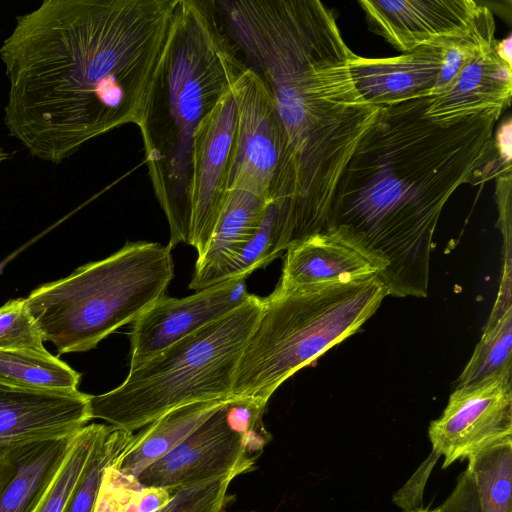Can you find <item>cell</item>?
I'll use <instances>...</instances> for the list:
<instances>
[{"label": "cell", "mask_w": 512, "mask_h": 512, "mask_svg": "<svg viewBox=\"0 0 512 512\" xmlns=\"http://www.w3.org/2000/svg\"><path fill=\"white\" fill-rule=\"evenodd\" d=\"M178 0H45L0 47L4 124L59 163L84 143L139 125Z\"/></svg>", "instance_id": "obj_1"}, {"label": "cell", "mask_w": 512, "mask_h": 512, "mask_svg": "<svg viewBox=\"0 0 512 512\" xmlns=\"http://www.w3.org/2000/svg\"><path fill=\"white\" fill-rule=\"evenodd\" d=\"M222 30L269 89L288 158L284 250L326 229L337 184L380 108L358 92L353 51L319 0H213Z\"/></svg>", "instance_id": "obj_2"}, {"label": "cell", "mask_w": 512, "mask_h": 512, "mask_svg": "<svg viewBox=\"0 0 512 512\" xmlns=\"http://www.w3.org/2000/svg\"><path fill=\"white\" fill-rule=\"evenodd\" d=\"M427 104L423 97L380 108L337 184L325 229L380 265L387 296L428 295L445 204L461 185L492 178L497 164L502 110L437 121Z\"/></svg>", "instance_id": "obj_3"}, {"label": "cell", "mask_w": 512, "mask_h": 512, "mask_svg": "<svg viewBox=\"0 0 512 512\" xmlns=\"http://www.w3.org/2000/svg\"><path fill=\"white\" fill-rule=\"evenodd\" d=\"M243 65L213 0H178L138 125L152 187L169 224L170 249L191 245L195 130Z\"/></svg>", "instance_id": "obj_4"}, {"label": "cell", "mask_w": 512, "mask_h": 512, "mask_svg": "<svg viewBox=\"0 0 512 512\" xmlns=\"http://www.w3.org/2000/svg\"><path fill=\"white\" fill-rule=\"evenodd\" d=\"M387 296L377 276L318 286L277 287L238 363L232 397L267 404L289 377L356 333Z\"/></svg>", "instance_id": "obj_5"}, {"label": "cell", "mask_w": 512, "mask_h": 512, "mask_svg": "<svg viewBox=\"0 0 512 512\" xmlns=\"http://www.w3.org/2000/svg\"><path fill=\"white\" fill-rule=\"evenodd\" d=\"M171 250L154 242H127L112 255L32 290L25 300L44 341L58 356L84 352L133 323L165 295L174 275Z\"/></svg>", "instance_id": "obj_6"}, {"label": "cell", "mask_w": 512, "mask_h": 512, "mask_svg": "<svg viewBox=\"0 0 512 512\" xmlns=\"http://www.w3.org/2000/svg\"><path fill=\"white\" fill-rule=\"evenodd\" d=\"M263 308L252 295L225 317L129 370L118 387L91 395V418L135 431L179 407L232 397L235 372Z\"/></svg>", "instance_id": "obj_7"}, {"label": "cell", "mask_w": 512, "mask_h": 512, "mask_svg": "<svg viewBox=\"0 0 512 512\" xmlns=\"http://www.w3.org/2000/svg\"><path fill=\"white\" fill-rule=\"evenodd\" d=\"M237 132L229 190L251 192L281 205L286 188L287 138L274 99L245 64L230 84Z\"/></svg>", "instance_id": "obj_8"}, {"label": "cell", "mask_w": 512, "mask_h": 512, "mask_svg": "<svg viewBox=\"0 0 512 512\" xmlns=\"http://www.w3.org/2000/svg\"><path fill=\"white\" fill-rule=\"evenodd\" d=\"M428 436L443 468L512 438V374L456 387Z\"/></svg>", "instance_id": "obj_9"}, {"label": "cell", "mask_w": 512, "mask_h": 512, "mask_svg": "<svg viewBox=\"0 0 512 512\" xmlns=\"http://www.w3.org/2000/svg\"><path fill=\"white\" fill-rule=\"evenodd\" d=\"M237 111L229 89L198 124L191 157V246L202 256L229 192ZM197 257V258H198Z\"/></svg>", "instance_id": "obj_10"}, {"label": "cell", "mask_w": 512, "mask_h": 512, "mask_svg": "<svg viewBox=\"0 0 512 512\" xmlns=\"http://www.w3.org/2000/svg\"><path fill=\"white\" fill-rule=\"evenodd\" d=\"M228 401L183 442L145 468L136 481L141 486L174 491L253 470L257 458L250 454L244 437L233 426L227 411Z\"/></svg>", "instance_id": "obj_11"}, {"label": "cell", "mask_w": 512, "mask_h": 512, "mask_svg": "<svg viewBox=\"0 0 512 512\" xmlns=\"http://www.w3.org/2000/svg\"><path fill=\"white\" fill-rule=\"evenodd\" d=\"M253 294L246 279H230L183 297L162 296L132 324L130 370L168 346L225 317Z\"/></svg>", "instance_id": "obj_12"}, {"label": "cell", "mask_w": 512, "mask_h": 512, "mask_svg": "<svg viewBox=\"0 0 512 512\" xmlns=\"http://www.w3.org/2000/svg\"><path fill=\"white\" fill-rule=\"evenodd\" d=\"M91 395L0 384V458L36 442L70 438L92 419Z\"/></svg>", "instance_id": "obj_13"}, {"label": "cell", "mask_w": 512, "mask_h": 512, "mask_svg": "<svg viewBox=\"0 0 512 512\" xmlns=\"http://www.w3.org/2000/svg\"><path fill=\"white\" fill-rule=\"evenodd\" d=\"M369 29L396 50L445 48L467 33L481 5L473 0H361Z\"/></svg>", "instance_id": "obj_14"}, {"label": "cell", "mask_w": 512, "mask_h": 512, "mask_svg": "<svg viewBox=\"0 0 512 512\" xmlns=\"http://www.w3.org/2000/svg\"><path fill=\"white\" fill-rule=\"evenodd\" d=\"M444 48L425 45L409 53L367 58L353 53L350 68L362 98L378 108L429 97L443 63Z\"/></svg>", "instance_id": "obj_15"}, {"label": "cell", "mask_w": 512, "mask_h": 512, "mask_svg": "<svg viewBox=\"0 0 512 512\" xmlns=\"http://www.w3.org/2000/svg\"><path fill=\"white\" fill-rule=\"evenodd\" d=\"M277 287L318 286L378 276L380 265L337 233L324 230L290 244Z\"/></svg>", "instance_id": "obj_16"}, {"label": "cell", "mask_w": 512, "mask_h": 512, "mask_svg": "<svg viewBox=\"0 0 512 512\" xmlns=\"http://www.w3.org/2000/svg\"><path fill=\"white\" fill-rule=\"evenodd\" d=\"M511 97L512 66L493 48L466 65L445 92L428 97L426 115L450 121L491 109L504 111Z\"/></svg>", "instance_id": "obj_17"}, {"label": "cell", "mask_w": 512, "mask_h": 512, "mask_svg": "<svg viewBox=\"0 0 512 512\" xmlns=\"http://www.w3.org/2000/svg\"><path fill=\"white\" fill-rule=\"evenodd\" d=\"M269 204L251 192L229 190L207 248L197 258L189 289L198 291L223 281L226 269L260 227Z\"/></svg>", "instance_id": "obj_18"}, {"label": "cell", "mask_w": 512, "mask_h": 512, "mask_svg": "<svg viewBox=\"0 0 512 512\" xmlns=\"http://www.w3.org/2000/svg\"><path fill=\"white\" fill-rule=\"evenodd\" d=\"M74 436L28 444L0 458V512L33 511Z\"/></svg>", "instance_id": "obj_19"}, {"label": "cell", "mask_w": 512, "mask_h": 512, "mask_svg": "<svg viewBox=\"0 0 512 512\" xmlns=\"http://www.w3.org/2000/svg\"><path fill=\"white\" fill-rule=\"evenodd\" d=\"M227 400L185 405L143 427L141 432L133 436L128 450L116 468L123 475L136 479L145 468L190 436Z\"/></svg>", "instance_id": "obj_20"}, {"label": "cell", "mask_w": 512, "mask_h": 512, "mask_svg": "<svg viewBox=\"0 0 512 512\" xmlns=\"http://www.w3.org/2000/svg\"><path fill=\"white\" fill-rule=\"evenodd\" d=\"M512 287L499 291L482 336L467 362L456 387L487 378L512 374Z\"/></svg>", "instance_id": "obj_21"}, {"label": "cell", "mask_w": 512, "mask_h": 512, "mask_svg": "<svg viewBox=\"0 0 512 512\" xmlns=\"http://www.w3.org/2000/svg\"><path fill=\"white\" fill-rule=\"evenodd\" d=\"M81 375L51 353L0 349V384L27 389L75 390Z\"/></svg>", "instance_id": "obj_22"}, {"label": "cell", "mask_w": 512, "mask_h": 512, "mask_svg": "<svg viewBox=\"0 0 512 512\" xmlns=\"http://www.w3.org/2000/svg\"><path fill=\"white\" fill-rule=\"evenodd\" d=\"M481 512H512V438L467 458Z\"/></svg>", "instance_id": "obj_23"}, {"label": "cell", "mask_w": 512, "mask_h": 512, "mask_svg": "<svg viewBox=\"0 0 512 512\" xmlns=\"http://www.w3.org/2000/svg\"><path fill=\"white\" fill-rule=\"evenodd\" d=\"M133 432L106 425L80 475L64 512H93L105 470L117 466L133 439Z\"/></svg>", "instance_id": "obj_24"}, {"label": "cell", "mask_w": 512, "mask_h": 512, "mask_svg": "<svg viewBox=\"0 0 512 512\" xmlns=\"http://www.w3.org/2000/svg\"><path fill=\"white\" fill-rule=\"evenodd\" d=\"M105 424H89L72 439L63 463L32 512H64Z\"/></svg>", "instance_id": "obj_25"}, {"label": "cell", "mask_w": 512, "mask_h": 512, "mask_svg": "<svg viewBox=\"0 0 512 512\" xmlns=\"http://www.w3.org/2000/svg\"><path fill=\"white\" fill-rule=\"evenodd\" d=\"M495 30L492 12L481 5L469 31L453 39L444 48L441 70L430 96L445 92L466 65L478 55L495 47Z\"/></svg>", "instance_id": "obj_26"}, {"label": "cell", "mask_w": 512, "mask_h": 512, "mask_svg": "<svg viewBox=\"0 0 512 512\" xmlns=\"http://www.w3.org/2000/svg\"><path fill=\"white\" fill-rule=\"evenodd\" d=\"M283 252L279 225V209L270 203L257 232L238 257L226 269L223 281L247 278ZM222 281V282H223Z\"/></svg>", "instance_id": "obj_27"}, {"label": "cell", "mask_w": 512, "mask_h": 512, "mask_svg": "<svg viewBox=\"0 0 512 512\" xmlns=\"http://www.w3.org/2000/svg\"><path fill=\"white\" fill-rule=\"evenodd\" d=\"M43 342L25 298L11 299L0 307V349L47 353Z\"/></svg>", "instance_id": "obj_28"}, {"label": "cell", "mask_w": 512, "mask_h": 512, "mask_svg": "<svg viewBox=\"0 0 512 512\" xmlns=\"http://www.w3.org/2000/svg\"><path fill=\"white\" fill-rule=\"evenodd\" d=\"M236 477L227 474L178 488L156 512H225L230 498L228 489Z\"/></svg>", "instance_id": "obj_29"}, {"label": "cell", "mask_w": 512, "mask_h": 512, "mask_svg": "<svg viewBox=\"0 0 512 512\" xmlns=\"http://www.w3.org/2000/svg\"><path fill=\"white\" fill-rule=\"evenodd\" d=\"M172 491L141 486L135 478L121 473L122 512H156L171 498Z\"/></svg>", "instance_id": "obj_30"}, {"label": "cell", "mask_w": 512, "mask_h": 512, "mask_svg": "<svg viewBox=\"0 0 512 512\" xmlns=\"http://www.w3.org/2000/svg\"><path fill=\"white\" fill-rule=\"evenodd\" d=\"M439 458L440 456L432 450L407 482L394 493L392 501L402 512H410L422 507L427 480Z\"/></svg>", "instance_id": "obj_31"}, {"label": "cell", "mask_w": 512, "mask_h": 512, "mask_svg": "<svg viewBox=\"0 0 512 512\" xmlns=\"http://www.w3.org/2000/svg\"><path fill=\"white\" fill-rule=\"evenodd\" d=\"M438 510L439 512H481L476 487L467 470L458 476L455 487Z\"/></svg>", "instance_id": "obj_32"}, {"label": "cell", "mask_w": 512, "mask_h": 512, "mask_svg": "<svg viewBox=\"0 0 512 512\" xmlns=\"http://www.w3.org/2000/svg\"><path fill=\"white\" fill-rule=\"evenodd\" d=\"M93 512H122L121 473L115 466L105 470Z\"/></svg>", "instance_id": "obj_33"}, {"label": "cell", "mask_w": 512, "mask_h": 512, "mask_svg": "<svg viewBox=\"0 0 512 512\" xmlns=\"http://www.w3.org/2000/svg\"><path fill=\"white\" fill-rule=\"evenodd\" d=\"M511 173L496 178V201L499 208V224L504 237V254L511 253Z\"/></svg>", "instance_id": "obj_34"}, {"label": "cell", "mask_w": 512, "mask_h": 512, "mask_svg": "<svg viewBox=\"0 0 512 512\" xmlns=\"http://www.w3.org/2000/svg\"><path fill=\"white\" fill-rule=\"evenodd\" d=\"M512 126L511 119L503 122L496 131L493 138V146L496 157L501 167L507 171H511V152H512Z\"/></svg>", "instance_id": "obj_35"}, {"label": "cell", "mask_w": 512, "mask_h": 512, "mask_svg": "<svg viewBox=\"0 0 512 512\" xmlns=\"http://www.w3.org/2000/svg\"><path fill=\"white\" fill-rule=\"evenodd\" d=\"M512 38L509 35L507 38L497 42L494 50L496 54L505 61L508 65L512 66Z\"/></svg>", "instance_id": "obj_36"}, {"label": "cell", "mask_w": 512, "mask_h": 512, "mask_svg": "<svg viewBox=\"0 0 512 512\" xmlns=\"http://www.w3.org/2000/svg\"><path fill=\"white\" fill-rule=\"evenodd\" d=\"M410 512H439V510H438V508H436L434 510H429V509H424L423 507H421V508L412 510Z\"/></svg>", "instance_id": "obj_37"}, {"label": "cell", "mask_w": 512, "mask_h": 512, "mask_svg": "<svg viewBox=\"0 0 512 512\" xmlns=\"http://www.w3.org/2000/svg\"><path fill=\"white\" fill-rule=\"evenodd\" d=\"M8 157L7 153H5L1 148H0V163L5 160L6 158Z\"/></svg>", "instance_id": "obj_38"}, {"label": "cell", "mask_w": 512, "mask_h": 512, "mask_svg": "<svg viewBox=\"0 0 512 512\" xmlns=\"http://www.w3.org/2000/svg\"><path fill=\"white\" fill-rule=\"evenodd\" d=\"M249 512H252V511H249Z\"/></svg>", "instance_id": "obj_39"}]
</instances>
